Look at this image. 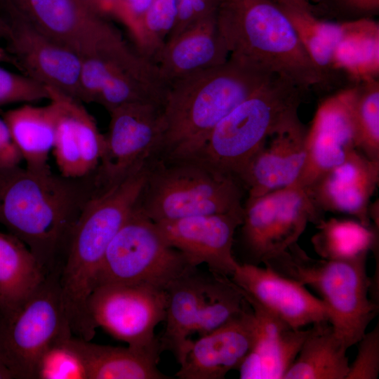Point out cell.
<instances>
[{
  "label": "cell",
  "mask_w": 379,
  "mask_h": 379,
  "mask_svg": "<svg viewBox=\"0 0 379 379\" xmlns=\"http://www.w3.org/2000/svg\"><path fill=\"white\" fill-rule=\"evenodd\" d=\"M293 25L312 62L330 83L338 74L333 69V53L343 22L319 18L307 11L279 5Z\"/></svg>",
  "instance_id": "31"
},
{
  "label": "cell",
  "mask_w": 379,
  "mask_h": 379,
  "mask_svg": "<svg viewBox=\"0 0 379 379\" xmlns=\"http://www.w3.org/2000/svg\"><path fill=\"white\" fill-rule=\"evenodd\" d=\"M317 18L347 22L373 18L379 13V0H312Z\"/></svg>",
  "instance_id": "37"
},
{
  "label": "cell",
  "mask_w": 379,
  "mask_h": 379,
  "mask_svg": "<svg viewBox=\"0 0 379 379\" xmlns=\"http://www.w3.org/2000/svg\"><path fill=\"white\" fill-rule=\"evenodd\" d=\"M333 53V69L352 84L379 78V23L373 18L342 22Z\"/></svg>",
  "instance_id": "29"
},
{
  "label": "cell",
  "mask_w": 379,
  "mask_h": 379,
  "mask_svg": "<svg viewBox=\"0 0 379 379\" xmlns=\"http://www.w3.org/2000/svg\"><path fill=\"white\" fill-rule=\"evenodd\" d=\"M255 319L252 308L217 329L191 341L179 379H222L238 370L252 347Z\"/></svg>",
  "instance_id": "21"
},
{
  "label": "cell",
  "mask_w": 379,
  "mask_h": 379,
  "mask_svg": "<svg viewBox=\"0 0 379 379\" xmlns=\"http://www.w3.org/2000/svg\"><path fill=\"white\" fill-rule=\"evenodd\" d=\"M12 140L26 167L47 170L49 154L53 151L55 132V110L49 100L45 106L24 104L3 114Z\"/></svg>",
  "instance_id": "26"
},
{
  "label": "cell",
  "mask_w": 379,
  "mask_h": 379,
  "mask_svg": "<svg viewBox=\"0 0 379 379\" xmlns=\"http://www.w3.org/2000/svg\"><path fill=\"white\" fill-rule=\"evenodd\" d=\"M149 168L147 164L116 184L97 188L78 217L59 280L66 316L76 336L88 338L95 331L88 302L97 274L109 244L138 203Z\"/></svg>",
  "instance_id": "2"
},
{
  "label": "cell",
  "mask_w": 379,
  "mask_h": 379,
  "mask_svg": "<svg viewBox=\"0 0 379 379\" xmlns=\"http://www.w3.org/2000/svg\"><path fill=\"white\" fill-rule=\"evenodd\" d=\"M0 379H14V376L7 366L0 351Z\"/></svg>",
  "instance_id": "45"
},
{
  "label": "cell",
  "mask_w": 379,
  "mask_h": 379,
  "mask_svg": "<svg viewBox=\"0 0 379 379\" xmlns=\"http://www.w3.org/2000/svg\"><path fill=\"white\" fill-rule=\"evenodd\" d=\"M49 99L46 86L24 74L0 67V107L12 103H33Z\"/></svg>",
  "instance_id": "36"
},
{
  "label": "cell",
  "mask_w": 379,
  "mask_h": 379,
  "mask_svg": "<svg viewBox=\"0 0 379 379\" xmlns=\"http://www.w3.org/2000/svg\"><path fill=\"white\" fill-rule=\"evenodd\" d=\"M72 336L56 341L42 354L34 379H87L84 362L72 342Z\"/></svg>",
  "instance_id": "35"
},
{
  "label": "cell",
  "mask_w": 379,
  "mask_h": 379,
  "mask_svg": "<svg viewBox=\"0 0 379 379\" xmlns=\"http://www.w3.org/2000/svg\"><path fill=\"white\" fill-rule=\"evenodd\" d=\"M355 84L343 88L319 103L307 128L306 157L295 185L308 188L340 164L356 149L354 124Z\"/></svg>",
  "instance_id": "14"
},
{
  "label": "cell",
  "mask_w": 379,
  "mask_h": 379,
  "mask_svg": "<svg viewBox=\"0 0 379 379\" xmlns=\"http://www.w3.org/2000/svg\"><path fill=\"white\" fill-rule=\"evenodd\" d=\"M176 2L177 18L168 39L203 19L216 15L221 0H176Z\"/></svg>",
  "instance_id": "39"
},
{
  "label": "cell",
  "mask_w": 379,
  "mask_h": 379,
  "mask_svg": "<svg viewBox=\"0 0 379 379\" xmlns=\"http://www.w3.org/2000/svg\"><path fill=\"white\" fill-rule=\"evenodd\" d=\"M243 211L196 215L157 222L168 244L193 267L206 264L213 274L231 277L239 263L232 255L234 232Z\"/></svg>",
  "instance_id": "15"
},
{
  "label": "cell",
  "mask_w": 379,
  "mask_h": 379,
  "mask_svg": "<svg viewBox=\"0 0 379 379\" xmlns=\"http://www.w3.org/2000/svg\"><path fill=\"white\" fill-rule=\"evenodd\" d=\"M77 1L91 13L105 19L114 18L124 26L126 22V0Z\"/></svg>",
  "instance_id": "40"
},
{
  "label": "cell",
  "mask_w": 379,
  "mask_h": 379,
  "mask_svg": "<svg viewBox=\"0 0 379 379\" xmlns=\"http://www.w3.org/2000/svg\"><path fill=\"white\" fill-rule=\"evenodd\" d=\"M76 336L72 342L81 355L87 379H168L157 368L159 357L130 347L98 345Z\"/></svg>",
  "instance_id": "27"
},
{
  "label": "cell",
  "mask_w": 379,
  "mask_h": 379,
  "mask_svg": "<svg viewBox=\"0 0 379 379\" xmlns=\"http://www.w3.org/2000/svg\"><path fill=\"white\" fill-rule=\"evenodd\" d=\"M177 13L176 0H152L140 21L136 49L152 60L172 32Z\"/></svg>",
  "instance_id": "34"
},
{
  "label": "cell",
  "mask_w": 379,
  "mask_h": 379,
  "mask_svg": "<svg viewBox=\"0 0 379 379\" xmlns=\"http://www.w3.org/2000/svg\"><path fill=\"white\" fill-rule=\"evenodd\" d=\"M45 277L22 241L10 233L0 232V324L21 309Z\"/></svg>",
  "instance_id": "25"
},
{
  "label": "cell",
  "mask_w": 379,
  "mask_h": 379,
  "mask_svg": "<svg viewBox=\"0 0 379 379\" xmlns=\"http://www.w3.org/2000/svg\"><path fill=\"white\" fill-rule=\"evenodd\" d=\"M22 161L6 121L0 118V171L18 166Z\"/></svg>",
  "instance_id": "41"
},
{
  "label": "cell",
  "mask_w": 379,
  "mask_h": 379,
  "mask_svg": "<svg viewBox=\"0 0 379 379\" xmlns=\"http://www.w3.org/2000/svg\"><path fill=\"white\" fill-rule=\"evenodd\" d=\"M8 4L6 0H0V14L6 18Z\"/></svg>",
  "instance_id": "47"
},
{
  "label": "cell",
  "mask_w": 379,
  "mask_h": 379,
  "mask_svg": "<svg viewBox=\"0 0 379 379\" xmlns=\"http://www.w3.org/2000/svg\"><path fill=\"white\" fill-rule=\"evenodd\" d=\"M307 128L297 116L267 140L240 179L247 199L296 182L305 161Z\"/></svg>",
  "instance_id": "20"
},
{
  "label": "cell",
  "mask_w": 379,
  "mask_h": 379,
  "mask_svg": "<svg viewBox=\"0 0 379 379\" xmlns=\"http://www.w3.org/2000/svg\"><path fill=\"white\" fill-rule=\"evenodd\" d=\"M273 75L229 58L223 64L168 85L164 133L157 158L190 157L215 126Z\"/></svg>",
  "instance_id": "3"
},
{
  "label": "cell",
  "mask_w": 379,
  "mask_h": 379,
  "mask_svg": "<svg viewBox=\"0 0 379 379\" xmlns=\"http://www.w3.org/2000/svg\"><path fill=\"white\" fill-rule=\"evenodd\" d=\"M152 0H126L125 27L133 38L135 45L140 37L141 19Z\"/></svg>",
  "instance_id": "42"
},
{
  "label": "cell",
  "mask_w": 379,
  "mask_h": 379,
  "mask_svg": "<svg viewBox=\"0 0 379 379\" xmlns=\"http://www.w3.org/2000/svg\"><path fill=\"white\" fill-rule=\"evenodd\" d=\"M243 189L196 160L154 158L136 207L154 222L243 211Z\"/></svg>",
  "instance_id": "7"
},
{
  "label": "cell",
  "mask_w": 379,
  "mask_h": 379,
  "mask_svg": "<svg viewBox=\"0 0 379 379\" xmlns=\"http://www.w3.org/2000/svg\"><path fill=\"white\" fill-rule=\"evenodd\" d=\"M347 350L329 322L313 324L283 379H346Z\"/></svg>",
  "instance_id": "28"
},
{
  "label": "cell",
  "mask_w": 379,
  "mask_h": 379,
  "mask_svg": "<svg viewBox=\"0 0 379 379\" xmlns=\"http://www.w3.org/2000/svg\"><path fill=\"white\" fill-rule=\"evenodd\" d=\"M194 268L135 206L107 247L95 288L105 284H141L166 291Z\"/></svg>",
  "instance_id": "8"
},
{
  "label": "cell",
  "mask_w": 379,
  "mask_h": 379,
  "mask_svg": "<svg viewBox=\"0 0 379 379\" xmlns=\"http://www.w3.org/2000/svg\"><path fill=\"white\" fill-rule=\"evenodd\" d=\"M229 58L309 90L326 81L280 6L271 0H221L216 14Z\"/></svg>",
  "instance_id": "4"
},
{
  "label": "cell",
  "mask_w": 379,
  "mask_h": 379,
  "mask_svg": "<svg viewBox=\"0 0 379 379\" xmlns=\"http://www.w3.org/2000/svg\"><path fill=\"white\" fill-rule=\"evenodd\" d=\"M207 274L197 268L173 281L166 290L167 302L165 328L159 339L161 351L173 352L180 364L187 354L195 332L201 308Z\"/></svg>",
  "instance_id": "24"
},
{
  "label": "cell",
  "mask_w": 379,
  "mask_h": 379,
  "mask_svg": "<svg viewBox=\"0 0 379 379\" xmlns=\"http://www.w3.org/2000/svg\"><path fill=\"white\" fill-rule=\"evenodd\" d=\"M166 291L141 284H105L96 287L88 302L91 320L114 338L146 354L161 352L154 335L164 321Z\"/></svg>",
  "instance_id": "11"
},
{
  "label": "cell",
  "mask_w": 379,
  "mask_h": 379,
  "mask_svg": "<svg viewBox=\"0 0 379 379\" xmlns=\"http://www.w3.org/2000/svg\"><path fill=\"white\" fill-rule=\"evenodd\" d=\"M366 258L315 259L295 243L263 263L315 289L328 310L335 334L349 349L362 338L378 310V303L368 297L371 279L367 274Z\"/></svg>",
  "instance_id": "6"
},
{
  "label": "cell",
  "mask_w": 379,
  "mask_h": 379,
  "mask_svg": "<svg viewBox=\"0 0 379 379\" xmlns=\"http://www.w3.org/2000/svg\"><path fill=\"white\" fill-rule=\"evenodd\" d=\"M229 56L214 15L167 39L152 60L168 85L184 77L219 66Z\"/></svg>",
  "instance_id": "23"
},
{
  "label": "cell",
  "mask_w": 379,
  "mask_h": 379,
  "mask_svg": "<svg viewBox=\"0 0 379 379\" xmlns=\"http://www.w3.org/2000/svg\"><path fill=\"white\" fill-rule=\"evenodd\" d=\"M60 271L48 274L21 309L0 325V351L14 379H34L38 361L56 341L72 336Z\"/></svg>",
  "instance_id": "9"
},
{
  "label": "cell",
  "mask_w": 379,
  "mask_h": 379,
  "mask_svg": "<svg viewBox=\"0 0 379 379\" xmlns=\"http://www.w3.org/2000/svg\"><path fill=\"white\" fill-rule=\"evenodd\" d=\"M8 51L22 74L78 100L83 57L16 15L8 18Z\"/></svg>",
  "instance_id": "16"
},
{
  "label": "cell",
  "mask_w": 379,
  "mask_h": 379,
  "mask_svg": "<svg viewBox=\"0 0 379 379\" xmlns=\"http://www.w3.org/2000/svg\"><path fill=\"white\" fill-rule=\"evenodd\" d=\"M311 239L317 254L326 260H352L375 250L378 228L359 221L332 218L323 219Z\"/></svg>",
  "instance_id": "30"
},
{
  "label": "cell",
  "mask_w": 379,
  "mask_h": 379,
  "mask_svg": "<svg viewBox=\"0 0 379 379\" xmlns=\"http://www.w3.org/2000/svg\"><path fill=\"white\" fill-rule=\"evenodd\" d=\"M230 279L244 295L294 329L329 322L323 301L301 283L255 264H239Z\"/></svg>",
  "instance_id": "17"
},
{
  "label": "cell",
  "mask_w": 379,
  "mask_h": 379,
  "mask_svg": "<svg viewBox=\"0 0 379 379\" xmlns=\"http://www.w3.org/2000/svg\"><path fill=\"white\" fill-rule=\"evenodd\" d=\"M96 189L94 175L67 178L51 168L0 171V224L22 241L44 274L61 271L81 209Z\"/></svg>",
  "instance_id": "1"
},
{
  "label": "cell",
  "mask_w": 379,
  "mask_h": 379,
  "mask_svg": "<svg viewBox=\"0 0 379 379\" xmlns=\"http://www.w3.org/2000/svg\"><path fill=\"white\" fill-rule=\"evenodd\" d=\"M55 110L53 152L60 174L81 178L93 174L103 152L105 135L81 102L58 90L48 88Z\"/></svg>",
  "instance_id": "18"
},
{
  "label": "cell",
  "mask_w": 379,
  "mask_h": 379,
  "mask_svg": "<svg viewBox=\"0 0 379 379\" xmlns=\"http://www.w3.org/2000/svg\"><path fill=\"white\" fill-rule=\"evenodd\" d=\"M244 296L253 310L255 333L251 351L238 369L239 378L283 379L310 328H292L255 301Z\"/></svg>",
  "instance_id": "22"
},
{
  "label": "cell",
  "mask_w": 379,
  "mask_h": 379,
  "mask_svg": "<svg viewBox=\"0 0 379 379\" xmlns=\"http://www.w3.org/2000/svg\"><path fill=\"white\" fill-rule=\"evenodd\" d=\"M307 91L273 75L224 117L187 159L240 183L250 161L267 140L298 116Z\"/></svg>",
  "instance_id": "5"
},
{
  "label": "cell",
  "mask_w": 379,
  "mask_h": 379,
  "mask_svg": "<svg viewBox=\"0 0 379 379\" xmlns=\"http://www.w3.org/2000/svg\"><path fill=\"white\" fill-rule=\"evenodd\" d=\"M279 5L307 11L314 15V6L309 0H271Z\"/></svg>",
  "instance_id": "43"
},
{
  "label": "cell",
  "mask_w": 379,
  "mask_h": 379,
  "mask_svg": "<svg viewBox=\"0 0 379 379\" xmlns=\"http://www.w3.org/2000/svg\"><path fill=\"white\" fill-rule=\"evenodd\" d=\"M0 62H6L15 67V62L7 49L0 46Z\"/></svg>",
  "instance_id": "46"
},
{
  "label": "cell",
  "mask_w": 379,
  "mask_h": 379,
  "mask_svg": "<svg viewBox=\"0 0 379 379\" xmlns=\"http://www.w3.org/2000/svg\"><path fill=\"white\" fill-rule=\"evenodd\" d=\"M324 213L307 191L296 185L247 199L244 206V244L256 262H263L297 243L308 222L317 225Z\"/></svg>",
  "instance_id": "10"
},
{
  "label": "cell",
  "mask_w": 379,
  "mask_h": 379,
  "mask_svg": "<svg viewBox=\"0 0 379 379\" xmlns=\"http://www.w3.org/2000/svg\"><path fill=\"white\" fill-rule=\"evenodd\" d=\"M11 25L8 20L0 14V38L6 42L10 38Z\"/></svg>",
  "instance_id": "44"
},
{
  "label": "cell",
  "mask_w": 379,
  "mask_h": 379,
  "mask_svg": "<svg viewBox=\"0 0 379 379\" xmlns=\"http://www.w3.org/2000/svg\"><path fill=\"white\" fill-rule=\"evenodd\" d=\"M354 361L350 364L346 379H376L379 374V325L365 333L358 341Z\"/></svg>",
  "instance_id": "38"
},
{
  "label": "cell",
  "mask_w": 379,
  "mask_h": 379,
  "mask_svg": "<svg viewBox=\"0 0 379 379\" xmlns=\"http://www.w3.org/2000/svg\"><path fill=\"white\" fill-rule=\"evenodd\" d=\"M102 155L94 173L98 187L116 184L157 156L164 133L162 105L132 102L109 112Z\"/></svg>",
  "instance_id": "12"
},
{
  "label": "cell",
  "mask_w": 379,
  "mask_h": 379,
  "mask_svg": "<svg viewBox=\"0 0 379 379\" xmlns=\"http://www.w3.org/2000/svg\"><path fill=\"white\" fill-rule=\"evenodd\" d=\"M8 18L16 15L46 36L82 57L124 40L107 19L77 0H6Z\"/></svg>",
  "instance_id": "13"
},
{
  "label": "cell",
  "mask_w": 379,
  "mask_h": 379,
  "mask_svg": "<svg viewBox=\"0 0 379 379\" xmlns=\"http://www.w3.org/2000/svg\"><path fill=\"white\" fill-rule=\"evenodd\" d=\"M251 308L239 288L228 277L207 274L203 302L195 332L206 335Z\"/></svg>",
  "instance_id": "32"
},
{
  "label": "cell",
  "mask_w": 379,
  "mask_h": 379,
  "mask_svg": "<svg viewBox=\"0 0 379 379\" xmlns=\"http://www.w3.org/2000/svg\"><path fill=\"white\" fill-rule=\"evenodd\" d=\"M378 182L379 161L369 159L356 149L305 190L323 213L350 215L369 227L370 201Z\"/></svg>",
  "instance_id": "19"
},
{
  "label": "cell",
  "mask_w": 379,
  "mask_h": 379,
  "mask_svg": "<svg viewBox=\"0 0 379 379\" xmlns=\"http://www.w3.org/2000/svg\"><path fill=\"white\" fill-rule=\"evenodd\" d=\"M354 124L356 148L379 161V79L355 84Z\"/></svg>",
  "instance_id": "33"
},
{
  "label": "cell",
  "mask_w": 379,
  "mask_h": 379,
  "mask_svg": "<svg viewBox=\"0 0 379 379\" xmlns=\"http://www.w3.org/2000/svg\"><path fill=\"white\" fill-rule=\"evenodd\" d=\"M1 312H0V324H1Z\"/></svg>",
  "instance_id": "48"
}]
</instances>
